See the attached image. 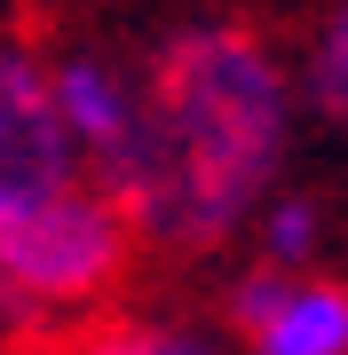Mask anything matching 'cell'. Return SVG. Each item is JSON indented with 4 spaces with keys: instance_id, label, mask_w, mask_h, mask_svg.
<instances>
[{
    "instance_id": "4",
    "label": "cell",
    "mask_w": 348,
    "mask_h": 355,
    "mask_svg": "<svg viewBox=\"0 0 348 355\" xmlns=\"http://www.w3.org/2000/svg\"><path fill=\"white\" fill-rule=\"evenodd\" d=\"M222 324L245 355H348V277L245 261L222 292Z\"/></svg>"
},
{
    "instance_id": "2",
    "label": "cell",
    "mask_w": 348,
    "mask_h": 355,
    "mask_svg": "<svg viewBox=\"0 0 348 355\" xmlns=\"http://www.w3.org/2000/svg\"><path fill=\"white\" fill-rule=\"evenodd\" d=\"M135 253H142V237H135L127 205L88 174L64 198H48L40 214H24L16 229H0V316L24 331L72 324L127 284Z\"/></svg>"
},
{
    "instance_id": "8",
    "label": "cell",
    "mask_w": 348,
    "mask_h": 355,
    "mask_svg": "<svg viewBox=\"0 0 348 355\" xmlns=\"http://www.w3.org/2000/svg\"><path fill=\"white\" fill-rule=\"evenodd\" d=\"M245 237H254V261H270V268H317V253H324V198L277 182V190L254 205Z\"/></svg>"
},
{
    "instance_id": "1",
    "label": "cell",
    "mask_w": 348,
    "mask_h": 355,
    "mask_svg": "<svg viewBox=\"0 0 348 355\" xmlns=\"http://www.w3.org/2000/svg\"><path fill=\"white\" fill-rule=\"evenodd\" d=\"M142 79V150L119 205L151 253L206 261L245 237L254 205L285 182L301 135V79L270 32L206 16L151 48Z\"/></svg>"
},
{
    "instance_id": "5",
    "label": "cell",
    "mask_w": 348,
    "mask_h": 355,
    "mask_svg": "<svg viewBox=\"0 0 348 355\" xmlns=\"http://www.w3.org/2000/svg\"><path fill=\"white\" fill-rule=\"evenodd\" d=\"M48 95H56L64 135L88 158V174L119 198L142 150V79L103 48H48Z\"/></svg>"
},
{
    "instance_id": "7",
    "label": "cell",
    "mask_w": 348,
    "mask_h": 355,
    "mask_svg": "<svg viewBox=\"0 0 348 355\" xmlns=\"http://www.w3.org/2000/svg\"><path fill=\"white\" fill-rule=\"evenodd\" d=\"M293 79H301V111H317L324 127H348V0L317 8V24L293 55Z\"/></svg>"
},
{
    "instance_id": "6",
    "label": "cell",
    "mask_w": 348,
    "mask_h": 355,
    "mask_svg": "<svg viewBox=\"0 0 348 355\" xmlns=\"http://www.w3.org/2000/svg\"><path fill=\"white\" fill-rule=\"evenodd\" d=\"M64 355H230V347H222V331L190 316H103V324H79Z\"/></svg>"
},
{
    "instance_id": "3",
    "label": "cell",
    "mask_w": 348,
    "mask_h": 355,
    "mask_svg": "<svg viewBox=\"0 0 348 355\" xmlns=\"http://www.w3.org/2000/svg\"><path fill=\"white\" fill-rule=\"evenodd\" d=\"M72 182H88V158L56 119L48 48L0 40V229L40 214L48 198H64Z\"/></svg>"
}]
</instances>
